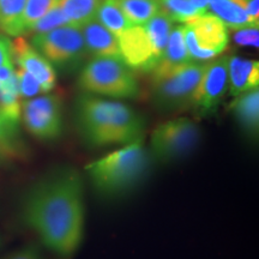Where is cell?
Here are the masks:
<instances>
[{"label":"cell","mask_w":259,"mask_h":259,"mask_svg":"<svg viewBox=\"0 0 259 259\" xmlns=\"http://www.w3.org/2000/svg\"><path fill=\"white\" fill-rule=\"evenodd\" d=\"M24 220L45 245L70 257L83 240V185L76 170L64 169L36 184L25 197Z\"/></svg>","instance_id":"cell-1"},{"label":"cell","mask_w":259,"mask_h":259,"mask_svg":"<svg viewBox=\"0 0 259 259\" xmlns=\"http://www.w3.org/2000/svg\"><path fill=\"white\" fill-rule=\"evenodd\" d=\"M150 157L142 139L92 162L85 171L100 193L115 196L128 192L148 174Z\"/></svg>","instance_id":"cell-2"},{"label":"cell","mask_w":259,"mask_h":259,"mask_svg":"<svg viewBox=\"0 0 259 259\" xmlns=\"http://www.w3.org/2000/svg\"><path fill=\"white\" fill-rule=\"evenodd\" d=\"M78 83L85 92L113 99H137L141 94L135 73L118 58H94L83 67Z\"/></svg>","instance_id":"cell-3"},{"label":"cell","mask_w":259,"mask_h":259,"mask_svg":"<svg viewBox=\"0 0 259 259\" xmlns=\"http://www.w3.org/2000/svg\"><path fill=\"white\" fill-rule=\"evenodd\" d=\"M204 69L205 65L190 61L164 76L153 78V96L158 108L167 112L192 108Z\"/></svg>","instance_id":"cell-4"},{"label":"cell","mask_w":259,"mask_h":259,"mask_svg":"<svg viewBox=\"0 0 259 259\" xmlns=\"http://www.w3.org/2000/svg\"><path fill=\"white\" fill-rule=\"evenodd\" d=\"M31 44L50 63L60 67L72 69L78 66L88 54L82 30L73 25H63L35 34Z\"/></svg>","instance_id":"cell-5"},{"label":"cell","mask_w":259,"mask_h":259,"mask_svg":"<svg viewBox=\"0 0 259 259\" xmlns=\"http://www.w3.org/2000/svg\"><path fill=\"white\" fill-rule=\"evenodd\" d=\"M199 127L187 118L158 125L150 138L151 154L161 162H171L189 155L199 143Z\"/></svg>","instance_id":"cell-6"},{"label":"cell","mask_w":259,"mask_h":259,"mask_svg":"<svg viewBox=\"0 0 259 259\" xmlns=\"http://www.w3.org/2000/svg\"><path fill=\"white\" fill-rule=\"evenodd\" d=\"M184 38L191 60H209L228 46V28L215 15L205 12L185 23Z\"/></svg>","instance_id":"cell-7"},{"label":"cell","mask_w":259,"mask_h":259,"mask_svg":"<svg viewBox=\"0 0 259 259\" xmlns=\"http://www.w3.org/2000/svg\"><path fill=\"white\" fill-rule=\"evenodd\" d=\"M24 126L42 141H53L63 131V105L57 95L28 99L21 106Z\"/></svg>","instance_id":"cell-8"},{"label":"cell","mask_w":259,"mask_h":259,"mask_svg":"<svg viewBox=\"0 0 259 259\" xmlns=\"http://www.w3.org/2000/svg\"><path fill=\"white\" fill-rule=\"evenodd\" d=\"M112 105L113 101L83 95L77 101V124L85 142L93 147L112 144Z\"/></svg>","instance_id":"cell-9"},{"label":"cell","mask_w":259,"mask_h":259,"mask_svg":"<svg viewBox=\"0 0 259 259\" xmlns=\"http://www.w3.org/2000/svg\"><path fill=\"white\" fill-rule=\"evenodd\" d=\"M228 89V57L213 60L205 69L194 93L192 108L200 116L211 115L218 111Z\"/></svg>","instance_id":"cell-10"},{"label":"cell","mask_w":259,"mask_h":259,"mask_svg":"<svg viewBox=\"0 0 259 259\" xmlns=\"http://www.w3.org/2000/svg\"><path fill=\"white\" fill-rule=\"evenodd\" d=\"M116 38L121 60L130 69L153 72L158 60L144 25H131Z\"/></svg>","instance_id":"cell-11"},{"label":"cell","mask_w":259,"mask_h":259,"mask_svg":"<svg viewBox=\"0 0 259 259\" xmlns=\"http://www.w3.org/2000/svg\"><path fill=\"white\" fill-rule=\"evenodd\" d=\"M12 59L23 69L30 73L41 84L45 93L51 92L56 87L57 73L52 64L40 52L35 50L25 38L17 36L11 42Z\"/></svg>","instance_id":"cell-12"},{"label":"cell","mask_w":259,"mask_h":259,"mask_svg":"<svg viewBox=\"0 0 259 259\" xmlns=\"http://www.w3.org/2000/svg\"><path fill=\"white\" fill-rule=\"evenodd\" d=\"M144 121L135 109L125 103L113 101L112 105V144H131L142 139Z\"/></svg>","instance_id":"cell-13"},{"label":"cell","mask_w":259,"mask_h":259,"mask_svg":"<svg viewBox=\"0 0 259 259\" xmlns=\"http://www.w3.org/2000/svg\"><path fill=\"white\" fill-rule=\"evenodd\" d=\"M88 53L95 58H118L121 59L118 38L97 19H93L80 28Z\"/></svg>","instance_id":"cell-14"},{"label":"cell","mask_w":259,"mask_h":259,"mask_svg":"<svg viewBox=\"0 0 259 259\" xmlns=\"http://www.w3.org/2000/svg\"><path fill=\"white\" fill-rule=\"evenodd\" d=\"M259 63L242 59L240 57L228 58V88L232 96H238L248 90L258 88Z\"/></svg>","instance_id":"cell-15"},{"label":"cell","mask_w":259,"mask_h":259,"mask_svg":"<svg viewBox=\"0 0 259 259\" xmlns=\"http://www.w3.org/2000/svg\"><path fill=\"white\" fill-rule=\"evenodd\" d=\"M190 61L192 60H191L185 45L184 27L178 25V27L171 29L166 50L162 54L156 67L153 70V78H158V77L164 76V74L171 72L173 70L190 63Z\"/></svg>","instance_id":"cell-16"},{"label":"cell","mask_w":259,"mask_h":259,"mask_svg":"<svg viewBox=\"0 0 259 259\" xmlns=\"http://www.w3.org/2000/svg\"><path fill=\"white\" fill-rule=\"evenodd\" d=\"M235 119L244 132L252 138L258 136L259 130V90L254 88L235 96L232 103Z\"/></svg>","instance_id":"cell-17"},{"label":"cell","mask_w":259,"mask_h":259,"mask_svg":"<svg viewBox=\"0 0 259 259\" xmlns=\"http://www.w3.org/2000/svg\"><path fill=\"white\" fill-rule=\"evenodd\" d=\"M212 15L219 17L227 28L239 30L242 28L258 27L259 22L247 15L239 0H212L209 9Z\"/></svg>","instance_id":"cell-18"},{"label":"cell","mask_w":259,"mask_h":259,"mask_svg":"<svg viewBox=\"0 0 259 259\" xmlns=\"http://www.w3.org/2000/svg\"><path fill=\"white\" fill-rule=\"evenodd\" d=\"M101 0H60L59 6L69 25L82 28L96 18Z\"/></svg>","instance_id":"cell-19"},{"label":"cell","mask_w":259,"mask_h":259,"mask_svg":"<svg viewBox=\"0 0 259 259\" xmlns=\"http://www.w3.org/2000/svg\"><path fill=\"white\" fill-rule=\"evenodd\" d=\"M96 19L116 37L132 25L122 12L119 0H102L97 9Z\"/></svg>","instance_id":"cell-20"},{"label":"cell","mask_w":259,"mask_h":259,"mask_svg":"<svg viewBox=\"0 0 259 259\" xmlns=\"http://www.w3.org/2000/svg\"><path fill=\"white\" fill-rule=\"evenodd\" d=\"M143 25L151 44H153L155 56L160 61L162 54L166 50L171 29H173V22L162 10H160L153 18L149 19L147 23Z\"/></svg>","instance_id":"cell-21"},{"label":"cell","mask_w":259,"mask_h":259,"mask_svg":"<svg viewBox=\"0 0 259 259\" xmlns=\"http://www.w3.org/2000/svg\"><path fill=\"white\" fill-rule=\"evenodd\" d=\"M122 12L132 25H143L161 10L158 0H119Z\"/></svg>","instance_id":"cell-22"},{"label":"cell","mask_w":259,"mask_h":259,"mask_svg":"<svg viewBox=\"0 0 259 259\" xmlns=\"http://www.w3.org/2000/svg\"><path fill=\"white\" fill-rule=\"evenodd\" d=\"M27 0H0V28L11 36H22L21 18Z\"/></svg>","instance_id":"cell-23"},{"label":"cell","mask_w":259,"mask_h":259,"mask_svg":"<svg viewBox=\"0 0 259 259\" xmlns=\"http://www.w3.org/2000/svg\"><path fill=\"white\" fill-rule=\"evenodd\" d=\"M162 11L170 18L171 22L187 23L191 19L205 14L197 9L191 0H158Z\"/></svg>","instance_id":"cell-24"},{"label":"cell","mask_w":259,"mask_h":259,"mask_svg":"<svg viewBox=\"0 0 259 259\" xmlns=\"http://www.w3.org/2000/svg\"><path fill=\"white\" fill-rule=\"evenodd\" d=\"M21 148L18 122L10 120L0 113V150L15 155L21 150Z\"/></svg>","instance_id":"cell-25"},{"label":"cell","mask_w":259,"mask_h":259,"mask_svg":"<svg viewBox=\"0 0 259 259\" xmlns=\"http://www.w3.org/2000/svg\"><path fill=\"white\" fill-rule=\"evenodd\" d=\"M59 2L60 0H27L23 15L21 18L22 35L27 34L29 28L35 22H37L42 16L46 15L51 9L59 4Z\"/></svg>","instance_id":"cell-26"},{"label":"cell","mask_w":259,"mask_h":259,"mask_svg":"<svg viewBox=\"0 0 259 259\" xmlns=\"http://www.w3.org/2000/svg\"><path fill=\"white\" fill-rule=\"evenodd\" d=\"M63 25H69L66 18L61 11L59 4L51 9L46 15L42 16L37 22L29 28L28 32H35V34H40V32H46L53 29L63 27Z\"/></svg>","instance_id":"cell-27"},{"label":"cell","mask_w":259,"mask_h":259,"mask_svg":"<svg viewBox=\"0 0 259 259\" xmlns=\"http://www.w3.org/2000/svg\"><path fill=\"white\" fill-rule=\"evenodd\" d=\"M16 76H17L18 92L21 97L31 99V97L37 96L38 94L45 93L41 84L25 70L19 69L18 71H16Z\"/></svg>","instance_id":"cell-28"},{"label":"cell","mask_w":259,"mask_h":259,"mask_svg":"<svg viewBox=\"0 0 259 259\" xmlns=\"http://www.w3.org/2000/svg\"><path fill=\"white\" fill-rule=\"evenodd\" d=\"M234 41L239 46L255 47L259 44V29L258 27H248L236 30L234 34Z\"/></svg>","instance_id":"cell-29"},{"label":"cell","mask_w":259,"mask_h":259,"mask_svg":"<svg viewBox=\"0 0 259 259\" xmlns=\"http://www.w3.org/2000/svg\"><path fill=\"white\" fill-rule=\"evenodd\" d=\"M8 64H14L11 52V41L3 35H0V66Z\"/></svg>","instance_id":"cell-30"},{"label":"cell","mask_w":259,"mask_h":259,"mask_svg":"<svg viewBox=\"0 0 259 259\" xmlns=\"http://www.w3.org/2000/svg\"><path fill=\"white\" fill-rule=\"evenodd\" d=\"M4 259H41V257L34 247H24Z\"/></svg>","instance_id":"cell-31"},{"label":"cell","mask_w":259,"mask_h":259,"mask_svg":"<svg viewBox=\"0 0 259 259\" xmlns=\"http://www.w3.org/2000/svg\"><path fill=\"white\" fill-rule=\"evenodd\" d=\"M211 2L212 0H191V3H192L197 9H199L202 12L208 11L209 5Z\"/></svg>","instance_id":"cell-32"}]
</instances>
